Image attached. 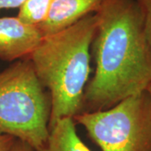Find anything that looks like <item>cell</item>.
Segmentation results:
<instances>
[{
	"label": "cell",
	"mask_w": 151,
	"mask_h": 151,
	"mask_svg": "<svg viewBox=\"0 0 151 151\" xmlns=\"http://www.w3.org/2000/svg\"><path fill=\"white\" fill-rule=\"evenodd\" d=\"M92 54L96 69L83 97V113L105 110L145 91L151 50L136 0H104L95 13Z\"/></svg>",
	"instance_id": "obj_1"
},
{
	"label": "cell",
	"mask_w": 151,
	"mask_h": 151,
	"mask_svg": "<svg viewBox=\"0 0 151 151\" xmlns=\"http://www.w3.org/2000/svg\"><path fill=\"white\" fill-rule=\"evenodd\" d=\"M95 14L42 38L29 60L50 97V129L57 121L83 113V97L91 72L90 48L96 31Z\"/></svg>",
	"instance_id": "obj_2"
},
{
	"label": "cell",
	"mask_w": 151,
	"mask_h": 151,
	"mask_svg": "<svg viewBox=\"0 0 151 151\" xmlns=\"http://www.w3.org/2000/svg\"><path fill=\"white\" fill-rule=\"evenodd\" d=\"M50 97L29 59L0 70V134L41 151L50 134Z\"/></svg>",
	"instance_id": "obj_3"
},
{
	"label": "cell",
	"mask_w": 151,
	"mask_h": 151,
	"mask_svg": "<svg viewBox=\"0 0 151 151\" xmlns=\"http://www.w3.org/2000/svg\"><path fill=\"white\" fill-rule=\"evenodd\" d=\"M73 119L102 151H151V102L146 91Z\"/></svg>",
	"instance_id": "obj_4"
},
{
	"label": "cell",
	"mask_w": 151,
	"mask_h": 151,
	"mask_svg": "<svg viewBox=\"0 0 151 151\" xmlns=\"http://www.w3.org/2000/svg\"><path fill=\"white\" fill-rule=\"evenodd\" d=\"M42 38L37 26L17 16L0 18V60L14 62L29 59Z\"/></svg>",
	"instance_id": "obj_5"
},
{
	"label": "cell",
	"mask_w": 151,
	"mask_h": 151,
	"mask_svg": "<svg viewBox=\"0 0 151 151\" xmlns=\"http://www.w3.org/2000/svg\"><path fill=\"white\" fill-rule=\"evenodd\" d=\"M104 0H54L47 15L37 28L42 37L73 25L84 17L95 14Z\"/></svg>",
	"instance_id": "obj_6"
},
{
	"label": "cell",
	"mask_w": 151,
	"mask_h": 151,
	"mask_svg": "<svg viewBox=\"0 0 151 151\" xmlns=\"http://www.w3.org/2000/svg\"><path fill=\"white\" fill-rule=\"evenodd\" d=\"M41 151H92L76 132L73 119L57 121L50 129L48 139Z\"/></svg>",
	"instance_id": "obj_7"
},
{
	"label": "cell",
	"mask_w": 151,
	"mask_h": 151,
	"mask_svg": "<svg viewBox=\"0 0 151 151\" xmlns=\"http://www.w3.org/2000/svg\"><path fill=\"white\" fill-rule=\"evenodd\" d=\"M54 0H27L19 8L17 17L23 22L37 26L45 19Z\"/></svg>",
	"instance_id": "obj_8"
},
{
	"label": "cell",
	"mask_w": 151,
	"mask_h": 151,
	"mask_svg": "<svg viewBox=\"0 0 151 151\" xmlns=\"http://www.w3.org/2000/svg\"><path fill=\"white\" fill-rule=\"evenodd\" d=\"M139 7L146 39L151 50V0H136Z\"/></svg>",
	"instance_id": "obj_9"
},
{
	"label": "cell",
	"mask_w": 151,
	"mask_h": 151,
	"mask_svg": "<svg viewBox=\"0 0 151 151\" xmlns=\"http://www.w3.org/2000/svg\"><path fill=\"white\" fill-rule=\"evenodd\" d=\"M15 138L10 135L0 134V151H11Z\"/></svg>",
	"instance_id": "obj_10"
},
{
	"label": "cell",
	"mask_w": 151,
	"mask_h": 151,
	"mask_svg": "<svg viewBox=\"0 0 151 151\" xmlns=\"http://www.w3.org/2000/svg\"><path fill=\"white\" fill-rule=\"evenodd\" d=\"M27 0H0V10L20 8Z\"/></svg>",
	"instance_id": "obj_11"
},
{
	"label": "cell",
	"mask_w": 151,
	"mask_h": 151,
	"mask_svg": "<svg viewBox=\"0 0 151 151\" xmlns=\"http://www.w3.org/2000/svg\"><path fill=\"white\" fill-rule=\"evenodd\" d=\"M11 151H35L33 149L31 146H29L28 144L19 140V139H15L14 145L12 148Z\"/></svg>",
	"instance_id": "obj_12"
},
{
	"label": "cell",
	"mask_w": 151,
	"mask_h": 151,
	"mask_svg": "<svg viewBox=\"0 0 151 151\" xmlns=\"http://www.w3.org/2000/svg\"><path fill=\"white\" fill-rule=\"evenodd\" d=\"M147 93H148V95H149V97H150V102H151V81L149 83V85L147 86V88H146L145 90Z\"/></svg>",
	"instance_id": "obj_13"
}]
</instances>
